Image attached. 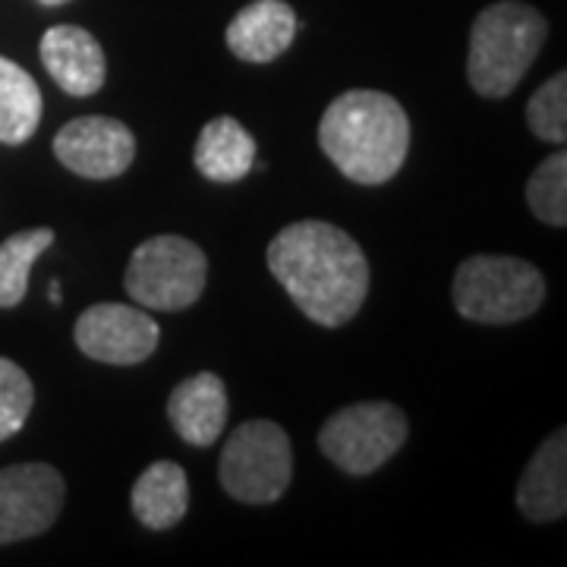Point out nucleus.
I'll return each mask as SVG.
<instances>
[{
	"mask_svg": "<svg viewBox=\"0 0 567 567\" xmlns=\"http://www.w3.org/2000/svg\"><path fill=\"white\" fill-rule=\"evenodd\" d=\"M54 155L66 171L89 181H111L136 158L130 126L114 117H76L54 140Z\"/></svg>",
	"mask_w": 567,
	"mask_h": 567,
	"instance_id": "nucleus-10",
	"label": "nucleus"
},
{
	"mask_svg": "<svg viewBox=\"0 0 567 567\" xmlns=\"http://www.w3.org/2000/svg\"><path fill=\"white\" fill-rule=\"evenodd\" d=\"M39 3H44V7H61L66 0H39Z\"/></svg>",
	"mask_w": 567,
	"mask_h": 567,
	"instance_id": "nucleus-23",
	"label": "nucleus"
},
{
	"mask_svg": "<svg viewBox=\"0 0 567 567\" xmlns=\"http://www.w3.org/2000/svg\"><path fill=\"white\" fill-rule=\"evenodd\" d=\"M297 35V13L284 0H252L227 25V48L246 63L281 58Z\"/></svg>",
	"mask_w": 567,
	"mask_h": 567,
	"instance_id": "nucleus-12",
	"label": "nucleus"
},
{
	"mask_svg": "<svg viewBox=\"0 0 567 567\" xmlns=\"http://www.w3.org/2000/svg\"><path fill=\"white\" fill-rule=\"evenodd\" d=\"M319 145L344 177L379 186L404 167L410 121L385 92L353 89L328 104L319 123Z\"/></svg>",
	"mask_w": 567,
	"mask_h": 567,
	"instance_id": "nucleus-2",
	"label": "nucleus"
},
{
	"mask_svg": "<svg viewBox=\"0 0 567 567\" xmlns=\"http://www.w3.org/2000/svg\"><path fill=\"white\" fill-rule=\"evenodd\" d=\"M51 300L61 303V284H51Z\"/></svg>",
	"mask_w": 567,
	"mask_h": 567,
	"instance_id": "nucleus-22",
	"label": "nucleus"
},
{
	"mask_svg": "<svg viewBox=\"0 0 567 567\" xmlns=\"http://www.w3.org/2000/svg\"><path fill=\"white\" fill-rule=\"evenodd\" d=\"M451 297L470 322H520L546 300V278L514 256H473L457 268Z\"/></svg>",
	"mask_w": 567,
	"mask_h": 567,
	"instance_id": "nucleus-4",
	"label": "nucleus"
},
{
	"mask_svg": "<svg viewBox=\"0 0 567 567\" xmlns=\"http://www.w3.org/2000/svg\"><path fill=\"white\" fill-rule=\"evenodd\" d=\"M406 442V416L388 401H365L338 410L319 432V447L350 476L375 473Z\"/></svg>",
	"mask_w": 567,
	"mask_h": 567,
	"instance_id": "nucleus-7",
	"label": "nucleus"
},
{
	"mask_svg": "<svg viewBox=\"0 0 567 567\" xmlns=\"http://www.w3.org/2000/svg\"><path fill=\"white\" fill-rule=\"evenodd\" d=\"M293 476V447L278 423L252 420L234 429L218 466V480L227 495L246 505L278 502Z\"/></svg>",
	"mask_w": 567,
	"mask_h": 567,
	"instance_id": "nucleus-6",
	"label": "nucleus"
},
{
	"mask_svg": "<svg viewBox=\"0 0 567 567\" xmlns=\"http://www.w3.org/2000/svg\"><path fill=\"white\" fill-rule=\"evenodd\" d=\"M63 476L48 464L0 470V546L41 536L63 507Z\"/></svg>",
	"mask_w": 567,
	"mask_h": 567,
	"instance_id": "nucleus-8",
	"label": "nucleus"
},
{
	"mask_svg": "<svg viewBox=\"0 0 567 567\" xmlns=\"http://www.w3.org/2000/svg\"><path fill=\"white\" fill-rule=\"evenodd\" d=\"M256 162V140L234 117H215L205 123L196 142V167L215 183L244 181Z\"/></svg>",
	"mask_w": 567,
	"mask_h": 567,
	"instance_id": "nucleus-15",
	"label": "nucleus"
},
{
	"mask_svg": "<svg viewBox=\"0 0 567 567\" xmlns=\"http://www.w3.org/2000/svg\"><path fill=\"white\" fill-rule=\"evenodd\" d=\"M208 262L205 252L186 237H152L136 246L126 265V293L145 309L181 312L203 297Z\"/></svg>",
	"mask_w": 567,
	"mask_h": 567,
	"instance_id": "nucleus-5",
	"label": "nucleus"
},
{
	"mask_svg": "<svg viewBox=\"0 0 567 567\" xmlns=\"http://www.w3.org/2000/svg\"><path fill=\"white\" fill-rule=\"evenodd\" d=\"M35 391L29 375L13 360L0 357V442L13 439L32 413Z\"/></svg>",
	"mask_w": 567,
	"mask_h": 567,
	"instance_id": "nucleus-21",
	"label": "nucleus"
},
{
	"mask_svg": "<svg viewBox=\"0 0 567 567\" xmlns=\"http://www.w3.org/2000/svg\"><path fill=\"white\" fill-rule=\"evenodd\" d=\"M41 63L51 73V80L58 82L66 95H76V99L95 95L107 76L102 44L80 25L48 29L41 39Z\"/></svg>",
	"mask_w": 567,
	"mask_h": 567,
	"instance_id": "nucleus-11",
	"label": "nucleus"
},
{
	"mask_svg": "<svg viewBox=\"0 0 567 567\" xmlns=\"http://www.w3.org/2000/svg\"><path fill=\"white\" fill-rule=\"evenodd\" d=\"M268 268L306 319L350 322L369 293V262L357 240L328 221H297L268 244Z\"/></svg>",
	"mask_w": 567,
	"mask_h": 567,
	"instance_id": "nucleus-1",
	"label": "nucleus"
},
{
	"mask_svg": "<svg viewBox=\"0 0 567 567\" xmlns=\"http://www.w3.org/2000/svg\"><path fill=\"white\" fill-rule=\"evenodd\" d=\"M54 244V230L35 227V230H22L13 234L7 244H0V306L22 303L25 290H29V275L32 265L41 252H48Z\"/></svg>",
	"mask_w": 567,
	"mask_h": 567,
	"instance_id": "nucleus-18",
	"label": "nucleus"
},
{
	"mask_svg": "<svg viewBox=\"0 0 567 567\" xmlns=\"http://www.w3.org/2000/svg\"><path fill=\"white\" fill-rule=\"evenodd\" d=\"M73 338L89 360L107 365H136L155 353L158 324L136 306L99 303L82 312Z\"/></svg>",
	"mask_w": 567,
	"mask_h": 567,
	"instance_id": "nucleus-9",
	"label": "nucleus"
},
{
	"mask_svg": "<svg viewBox=\"0 0 567 567\" xmlns=\"http://www.w3.org/2000/svg\"><path fill=\"white\" fill-rule=\"evenodd\" d=\"M548 35L539 10L517 0H502L486 7L470 32L466 80L483 99L511 95L536 61Z\"/></svg>",
	"mask_w": 567,
	"mask_h": 567,
	"instance_id": "nucleus-3",
	"label": "nucleus"
},
{
	"mask_svg": "<svg viewBox=\"0 0 567 567\" xmlns=\"http://www.w3.org/2000/svg\"><path fill=\"white\" fill-rule=\"evenodd\" d=\"M529 130L543 142L561 145L567 140V76L558 73L536 89L527 104Z\"/></svg>",
	"mask_w": 567,
	"mask_h": 567,
	"instance_id": "nucleus-20",
	"label": "nucleus"
},
{
	"mask_svg": "<svg viewBox=\"0 0 567 567\" xmlns=\"http://www.w3.org/2000/svg\"><path fill=\"white\" fill-rule=\"evenodd\" d=\"M41 123V89L20 63L0 58V142L32 140Z\"/></svg>",
	"mask_w": 567,
	"mask_h": 567,
	"instance_id": "nucleus-17",
	"label": "nucleus"
},
{
	"mask_svg": "<svg viewBox=\"0 0 567 567\" xmlns=\"http://www.w3.org/2000/svg\"><path fill=\"white\" fill-rule=\"evenodd\" d=\"M527 203L539 221L551 227L567 224V155L558 152L533 171L527 183Z\"/></svg>",
	"mask_w": 567,
	"mask_h": 567,
	"instance_id": "nucleus-19",
	"label": "nucleus"
},
{
	"mask_svg": "<svg viewBox=\"0 0 567 567\" xmlns=\"http://www.w3.org/2000/svg\"><path fill=\"white\" fill-rule=\"evenodd\" d=\"M189 507V483L183 466L171 461L152 464L133 486V514L142 527L171 529Z\"/></svg>",
	"mask_w": 567,
	"mask_h": 567,
	"instance_id": "nucleus-16",
	"label": "nucleus"
},
{
	"mask_svg": "<svg viewBox=\"0 0 567 567\" xmlns=\"http://www.w3.org/2000/svg\"><path fill=\"white\" fill-rule=\"evenodd\" d=\"M167 416L186 445L208 447L218 442L227 423V391L215 372H199L174 388Z\"/></svg>",
	"mask_w": 567,
	"mask_h": 567,
	"instance_id": "nucleus-13",
	"label": "nucleus"
},
{
	"mask_svg": "<svg viewBox=\"0 0 567 567\" xmlns=\"http://www.w3.org/2000/svg\"><path fill=\"white\" fill-rule=\"evenodd\" d=\"M517 507L527 520H536V524L561 520L567 514L565 429H558L527 464L520 483H517Z\"/></svg>",
	"mask_w": 567,
	"mask_h": 567,
	"instance_id": "nucleus-14",
	"label": "nucleus"
}]
</instances>
